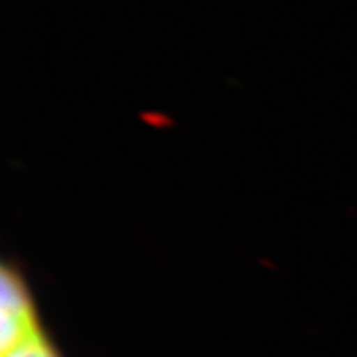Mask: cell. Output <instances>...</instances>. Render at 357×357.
Returning a JSON list of instances; mask_svg holds the SVG:
<instances>
[{
	"instance_id": "2",
	"label": "cell",
	"mask_w": 357,
	"mask_h": 357,
	"mask_svg": "<svg viewBox=\"0 0 357 357\" xmlns=\"http://www.w3.org/2000/svg\"><path fill=\"white\" fill-rule=\"evenodd\" d=\"M2 357H64L61 348L56 347L53 337L47 334V330L40 332L35 337L28 339L15 347L10 352L2 354Z\"/></svg>"
},
{
	"instance_id": "1",
	"label": "cell",
	"mask_w": 357,
	"mask_h": 357,
	"mask_svg": "<svg viewBox=\"0 0 357 357\" xmlns=\"http://www.w3.org/2000/svg\"><path fill=\"white\" fill-rule=\"evenodd\" d=\"M46 330L28 278L17 261L0 270V350L10 352Z\"/></svg>"
}]
</instances>
